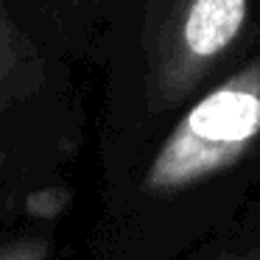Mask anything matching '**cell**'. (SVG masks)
Here are the masks:
<instances>
[{"instance_id": "1", "label": "cell", "mask_w": 260, "mask_h": 260, "mask_svg": "<svg viewBox=\"0 0 260 260\" xmlns=\"http://www.w3.org/2000/svg\"><path fill=\"white\" fill-rule=\"evenodd\" d=\"M51 68L45 42L0 6V210L23 213L45 185V104Z\"/></svg>"}, {"instance_id": "2", "label": "cell", "mask_w": 260, "mask_h": 260, "mask_svg": "<svg viewBox=\"0 0 260 260\" xmlns=\"http://www.w3.org/2000/svg\"><path fill=\"white\" fill-rule=\"evenodd\" d=\"M260 129V98L249 90L226 87L190 109L176 126L171 140L159 148L146 185L151 190H171L202 171L224 162Z\"/></svg>"}, {"instance_id": "3", "label": "cell", "mask_w": 260, "mask_h": 260, "mask_svg": "<svg viewBox=\"0 0 260 260\" xmlns=\"http://www.w3.org/2000/svg\"><path fill=\"white\" fill-rule=\"evenodd\" d=\"M246 17V0H196L185 20V45L196 56H213L232 42Z\"/></svg>"}, {"instance_id": "4", "label": "cell", "mask_w": 260, "mask_h": 260, "mask_svg": "<svg viewBox=\"0 0 260 260\" xmlns=\"http://www.w3.org/2000/svg\"><path fill=\"white\" fill-rule=\"evenodd\" d=\"M48 252H51V243L34 232L0 241V260H48Z\"/></svg>"}]
</instances>
